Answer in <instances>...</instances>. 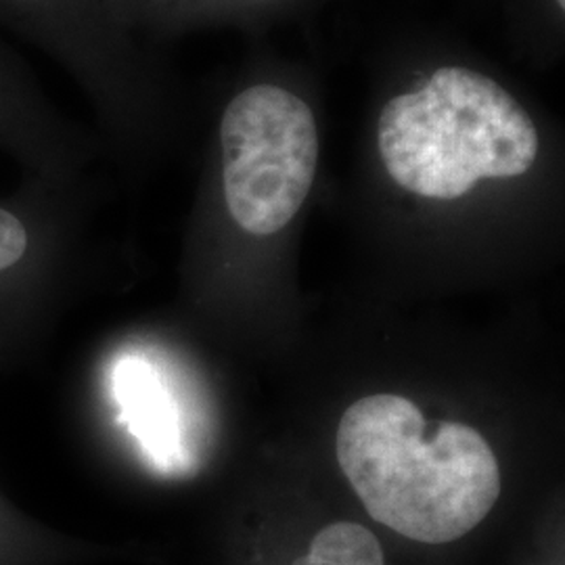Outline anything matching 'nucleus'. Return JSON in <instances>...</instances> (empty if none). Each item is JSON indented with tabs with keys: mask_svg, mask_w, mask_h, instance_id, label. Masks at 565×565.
<instances>
[{
	"mask_svg": "<svg viewBox=\"0 0 565 565\" xmlns=\"http://www.w3.org/2000/svg\"><path fill=\"white\" fill-rule=\"evenodd\" d=\"M557 4H559V7H562V9H564L565 0H557Z\"/></svg>",
	"mask_w": 565,
	"mask_h": 565,
	"instance_id": "1a4fd4ad",
	"label": "nucleus"
},
{
	"mask_svg": "<svg viewBox=\"0 0 565 565\" xmlns=\"http://www.w3.org/2000/svg\"><path fill=\"white\" fill-rule=\"evenodd\" d=\"M294 565H385L384 548L375 534L354 522H333L310 543Z\"/></svg>",
	"mask_w": 565,
	"mask_h": 565,
	"instance_id": "423d86ee",
	"label": "nucleus"
},
{
	"mask_svg": "<svg viewBox=\"0 0 565 565\" xmlns=\"http://www.w3.org/2000/svg\"><path fill=\"white\" fill-rule=\"evenodd\" d=\"M226 207L245 233H279L306 202L319 166V130L294 93L260 84L243 90L221 120Z\"/></svg>",
	"mask_w": 565,
	"mask_h": 565,
	"instance_id": "7ed1b4c3",
	"label": "nucleus"
},
{
	"mask_svg": "<svg viewBox=\"0 0 565 565\" xmlns=\"http://www.w3.org/2000/svg\"><path fill=\"white\" fill-rule=\"evenodd\" d=\"M0 23L60 61L86 86L107 90V21L99 0H0Z\"/></svg>",
	"mask_w": 565,
	"mask_h": 565,
	"instance_id": "20e7f679",
	"label": "nucleus"
},
{
	"mask_svg": "<svg viewBox=\"0 0 565 565\" xmlns=\"http://www.w3.org/2000/svg\"><path fill=\"white\" fill-rule=\"evenodd\" d=\"M41 233L36 221L21 207L0 203V277L20 270L39 256Z\"/></svg>",
	"mask_w": 565,
	"mask_h": 565,
	"instance_id": "0eeeda50",
	"label": "nucleus"
},
{
	"mask_svg": "<svg viewBox=\"0 0 565 565\" xmlns=\"http://www.w3.org/2000/svg\"><path fill=\"white\" fill-rule=\"evenodd\" d=\"M4 539H2V520H0V543H2Z\"/></svg>",
	"mask_w": 565,
	"mask_h": 565,
	"instance_id": "6e6552de",
	"label": "nucleus"
},
{
	"mask_svg": "<svg viewBox=\"0 0 565 565\" xmlns=\"http://www.w3.org/2000/svg\"><path fill=\"white\" fill-rule=\"evenodd\" d=\"M0 147L55 174L74 158V137L55 105L0 42Z\"/></svg>",
	"mask_w": 565,
	"mask_h": 565,
	"instance_id": "39448f33",
	"label": "nucleus"
},
{
	"mask_svg": "<svg viewBox=\"0 0 565 565\" xmlns=\"http://www.w3.org/2000/svg\"><path fill=\"white\" fill-rule=\"evenodd\" d=\"M377 141L387 174L429 200H457L482 179L522 177L539 156L524 107L467 67H440L425 86L387 103Z\"/></svg>",
	"mask_w": 565,
	"mask_h": 565,
	"instance_id": "f03ea898",
	"label": "nucleus"
},
{
	"mask_svg": "<svg viewBox=\"0 0 565 565\" xmlns=\"http://www.w3.org/2000/svg\"><path fill=\"white\" fill-rule=\"evenodd\" d=\"M419 406L396 394L352 404L338 427V461L366 513L404 539L445 545L482 524L501 497L484 436L443 422L427 438Z\"/></svg>",
	"mask_w": 565,
	"mask_h": 565,
	"instance_id": "f257e3e1",
	"label": "nucleus"
}]
</instances>
